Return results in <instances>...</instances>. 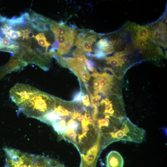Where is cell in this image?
Instances as JSON below:
<instances>
[{"mask_svg": "<svg viewBox=\"0 0 167 167\" xmlns=\"http://www.w3.org/2000/svg\"><path fill=\"white\" fill-rule=\"evenodd\" d=\"M145 134V131L132 123L126 119L121 127L114 132L100 135L99 141V154L110 143L120 140L128 141L137 143H141Z\"/></svg>", "mask_w": 167, "mask_h": 167, "instance_id": "6da1fadb", "label": "cell"}, {"mask_svg": "<svg viewBox=\"0 0 167 167\" xmlns=\"http://www.w3.org/2000/svg\"><path fill=\"white\" fill-rule=\"evenodd\" d=\"M71 115L64 117L65 124L58 134L59 139H64L74 145L85 142L92 133V124L86 116L84 120L80 121L77 117L74 118H71Z\"/></svg>", "mask_w": 167, "mask_h": 167, "instance_id": "7a4b0ae2", "label": "cell"}, {"mask_svg": "<svg viewBox=\"0 0 167 167\" xmlns=\"http://www.w3.org/2000/svg\"><path fill=\"white\" fill-rule=\"evenodd\" d=\"M18 106L19 112L39 120L54 110L55 97L40 91Z\"/></svg>", "mask_w": 167, "mask_h": 167, "instance_id": "3957f363", "label": "cell"}, {"mask_svg": "<svg viewBox=\"0 0 167 167\" xmlns=\"http://www.w3.org/2000/svg\"><path fill=\"white\" fill-rule=\"evenodd\" d=\"M4 150L6 155L5 167H32L34 155L7 147Z\"/></svg>", "mask_w": 167, "mask_h": 167, "instance_id": "277c9868", "label": "cell"}, {"mask_svg": "<svg viewBox=\"0 0 167 167\" xmlns=\"http://www.w3.org/2000/svg\"><path fill=\"white\" fill-rule=\"evenodd\" d=\"M40 91L28 84L17 83L11 89L9 93L12 101L19 106Z\"/></svg>", "mask_w": 167, "mask_h": 167, "instance_id": "5b68a950", "label": "cell"}, {"mask_svg": "<svg viewBox=\"0 0 167 167\" xmlns=\"http://www.w3.org/2000/svg\"><path fill=\"white\" fill-rule=\"evenodd\" d=\"M13 55L26 65L29 63L34 64L45 71L48 69L46 66L47 61L45 58L46 57H42L31 49L19 50Z\"/></svg>", "mask_w": 167, "mask_h": 167, "instance_id": "8992f818", "label": "cell"}, {"mask_svg": "<svg viewBox=\"0 0 167 167\" xmlns=\"http://www.w3.org/2000/svg\"><path fill=\"white\" fill-rule=\"evenodd\" d=\"M99 139L85 153L81 154L80 167H96L97 159L99 156Z\"/></svg>", "mask_w": 167, "mask_h": 167, "instance_id": "52a82bcc", "label": "cell"}, {"mask_svg": "<svg viewBox=\"0 0 167 167\" xmlns=\"http://www.w3.org/2000/svg\"><path fill=\"white\" fill-rule=\"evenodd\" d=\"M66 67L73 71L82 81L84 79L88 80L90 75L85 66L75 58H72L67 62Z\"/></svg>", "mask_w": 167, "mask_h": 167, "instance_id": "ba28073f", "label": "cell"}, {"mask_svg": "<svg viewBox=\"0 0 167 167\" xmlns=\"http://www.w3.org/2000/svg\"><path fill=\"white\" fill-rule=\"evenodd\" d=\"M124 161L122 156L115 151L110 152L106 156L107 167H123Z\"/></svg>", "mask_w": 167, "mask_h": 167, "instance_id": "9c48e42d", "label": "cell"}, {"mask_svg": "<svg viewBox=\"0 0 167 167\" xmlns=\"http://www.w3.org/2000/svg\"><path fill=\"white\" fill-rule=\"evenodd\" d=\"M52 162L45 156L34 155L32 167H52Z\"/></svg>", "mask_w": 167, "mask_h": 167, "instance_id": "30bf717a", "label": "cell"}, {"mask_svg": "<svg viewBox=\"0 0 167 167\" xmlns=\"http://www.w3.org/2000/svg\"><path fill=\"white\" fill-rule=\"evenodd\" d=\"M71 29V28L67 26L60 25L56 22L52 24L51 29L54 35L65 36L72 34L70 32Z\"/></svg>", "mask_w": 167, "mask_h": 167, "instance_id": "8fae6325", "label": "cell"}, {"mask_svg": "<svg viewBox=\"0 0 167 167\" xmlns=\"http://www.w3.org/2000/svg\"><path fill=\"white\" fill-rule=\"evenodd\" d=\"M61 118L54 110L47 114L39 120L48 124L52 125L57 120Z\"/></svg>", "mask_w": 167, "mask_h": 167, "instance_id": "7c38bea8", "label": "cell"}, {"mask_svg": "<svg viewBox=\"0 0 167 167\" xmlns=\"http://www.w3.org/2000/svg\"><path fill=\"white\" fill-rule=\"evenodd\" d=\"M35 38L38 41L39 45L46 47V51L48 47L51 45V44L46 41V38L43 33H38L35 36Z\"/></svg>", "mask_w": 167, "mask_h": 167, "instance_id": "4fadbf2b", "label": "cell"}, {"mask_svg": "<svg viewBox=\"0 0 167 167\" xmlns=\"http://www.w3.org/2000/svg\"><path fill=\"white\" fill-rule=\"evenodd\" d=\"M21 36H22V33L21 31L11 29L9 32L8 34L6 35L5 37L10 39H12L16 40Z\"/></svg>", "mask_w": 167, "mask_h": 167, "instance_id": "5bb4252c", "label": "cell"}, {"mask_svg": "<svg viewBox=\"0 0 167 167\" xmlns=\"http://www.w3.org/2000/svg\"><path fill=\"white\" fill-rule=\"evenodd\" d=\"M148 35V30L144 27H141L139 28L137 34V38L145 39H146Z\"/></svg>", "mask_w": 167, "mask_h": 167, "instance_id": "9a60e30c", "label": "cell"}, {"mask_svg": "<svg viewBox=\"0 0 167 167\" xmlns=\"http://www.w3.org/2000/svg\"><path fill=\"white\" fill-rule=\"evenodd\" d=\"M91 100L92 108L95 106H98L99 105V101L101 98V96L98 94L95 96H93L91 93H90Z\"/></svg>", "mask_w": 167, "mask_h": 167, "instance_id": "2e32d148", "label": "cell"}, {"mask_svg": "<svg viewBox=\"0 0 167 167\" xmlns=\"http://www.w3.org/2000/svg\"><path fill=\"white\" fill-rule=\"evenodd\" d=\"M106 60L107 63L113 67H117L119 65H122L120 62L115 57H113L108 58Z\"/></svg>", "mask_w": 167, "mask_h": 167, "instance_id": "e0dca14e", "label": "cell"}, {"mask_svg": "<svg viewBox=\"0 0 167 167\" xmlns=\"http://www.w3.org/2000/svg\"><path fill=\"white\" fill-rule=\"evenodd\" d=\"M22 33V36L23 40L29 39L34 37V33L32 31L29 29L20 31Z\"/></svg>", "mask_w": 167, "mask_h": 167, "instance_id": "ac0fdd59", "label": "cell"}, {"mask_svg": "<svg viewBox=\"0 0 167 167\" xmlns=\"http://www.w3.org/2000/svg\"><path fill=\"white\" fill-rule=\"evenodd\" d=\"M84 95L82 91L76 93L74 96L73 101L77 104H81L82 99Z\"/></svg>", "mask_w": 167, "mask_h": 167, "instance_id": "d6986e66", "label": "cell"}, {"mask_svg": "<svg viewBox=\"0 0 167 167\" xmlns=\"http://www.w3.org/2000/svg\"><path fill=\"white\" fill-rule=\"evenodd\" d=\"M54 35L55 40L58 42L59 45H63L65 44L68 41L69 39L68 36L58 35Z\"/></svg>", "mask_w": 167, "mask_h": 167, "instance_id": "ffe728a7", "label": "cell"}, {"mask_svg": "<svg viewBox=\"0 0 167 167\" xmlns=\"http://www.w3.org/2000/svg\"><path fill=\"white\" fill-rule=\"evenodd\" d=\"M86 65V67L88 69L89 71L93 72L96 71V70L94 68L95 66V63L92 60H88Z\"/></svg>", "mask_w": 167, "mask_h": 167, "instance_id": "44dd1931", "label": "cell"}, {"mask_svg": "<svg viewBox=\"0 0 167 167\" xmlns=\"http://www.w3.org/2000/svg\"><path fill=\"white\" fill-rule=\"evenodd\" d=\"M82 102L84 106L87 107L91 106V104L89 99V96L88 94H85L84 95L82 99Z\"/></svg>", "mask_w": 167, "mask_h": 167, "instance_id": "7402d4cb", "label": "cell"}, {"mask_svg": "<svg viewBox=\"0 0 167 167\" xmlns=\"http://www.w3.org/2000/svg\"><path fill=\"white\" fill-rule=\"evenodd\" d=\"M136 43L137 45L145 49V45L146 44V39L137 38L136 40Z\"/></svg>", "mask_w": 167, "mask_h": 167, "instance_id": "603a6c76", "label": "cell"}, {"mask_svg": "<svg viewBox=\"0 0 167 167\" xmlns=\"http://www.w3.org/2000/svg\"><path fill=\"white\" fill-rule=\"evenodd\" d=\"M59 47V44L57 41H55L54 43L52 48L50 49L49 52L55 53L56 50Z\"/></svg>", "mask_w": 167, "mask_h": 167, "instance_id": "cb8c5ba5", "label": "cell"}, {"mask_svg": "<svg viewBox=\"0 0 167 167\" xmlns=\"http://www.w3.org/2000/svg\"><path fill=\"white\" fill-rule=\"evenodd\" d=\"M162 36V34L161 31L157 30L154 32L153 34L154 38L156 39H160Z\"/></svg>", "mask_w": 167, "mask_h": 167, "instance_id": "d4e9b609", "label": "cell"}, {"mask_svg": "<svg viewBox=\"0 0 167 167\" xmlns=\"http://www.w3.org/2000/svg\"><path fill=\"white\" fill-rule=\"evenodd\" d=\"M88 61V59L85 56L84 54L82 56V58L81 60L82 63L84 65H86Z\"/></svg>", "mask_w": 167, "mask_h": 167, "instance_id": "484cf974", "label": "cell"}, {"mask_svg": "<svg viewBox=\"0 0 167 167\" xmlns=\"http://www.w3.org/2000/svg\"><path fill=\"white\" fill-rule=\"evenodd\" d=\"M115 42V41H109L107 44L109 46H112L114 45Z\"/></svg>", "mask_w": 167, "mask_h": 167, "instance_id": "4316f807", "label": "cell"}, {"mask_svg": "<svg viewBox=\"0 0 167 167\" xmlns=\"http://www.w3.org/2000/svg\"><path fill=\"white\" fill-rule=\"evenodd\" d=\"M69 26L72 29H75L76 28H77L75 25H74V24H69Z\"/></svg>", "mask_w": 167, "mask_h": 167, "instance_id": "83f0119b", "label": "cell"}]
</instances>
